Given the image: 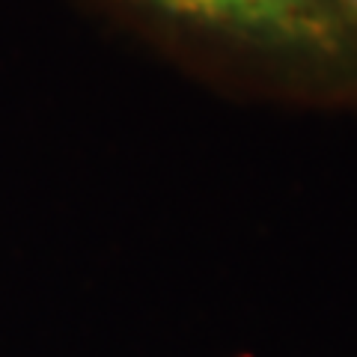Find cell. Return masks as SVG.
<instances>
[{"mask_svg": "<svg viewBox=\"0 0 357 357\" xmlns=\"http://www.w3.org/2000/svg\"><path fill=\"white\" fill-rule=\"evenodd\" d=\"M199 36L316 75L357 69V24L337 0H137Z\"/></svg>", "mask_w": 357, "mask_h": 357, "instance_id": "obj_1", "label": "cell"}, {"mask_svg": "<svg viewBox=\"0 0 357 357\" xmlns=\"http://www.w3.org/2000/svg\"><path fill=\"white\" fill-rule=\"evenodd\" d=\"M337 3L345 9V13H349L351 18H354V24H357V0H337Z\"/></svg>", "mask_w": 357, "mask_h": 357, "instance_id": "obj_2", "label": "cell"}]
</instances>
